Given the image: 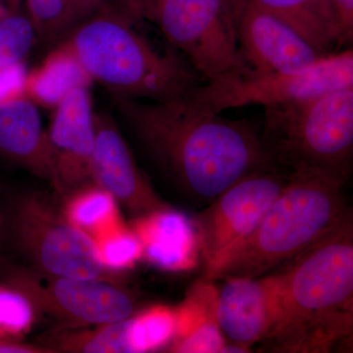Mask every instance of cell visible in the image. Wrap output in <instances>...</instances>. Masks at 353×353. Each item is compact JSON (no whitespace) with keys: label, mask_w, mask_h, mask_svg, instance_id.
<instances>
[{"label":"cell","mask_w":353,"mask_h":353,"mask_svg":"<svg viewBox=\"0 0 353 353\" xmlns=\"http://www.w3.org/2000/svg\"><path fill=\"white\" fill-rule=\"evenodd\" d=\"M114 99L118 112L146 152L197 199L212 201L248 174L277 169L259 136L243 121L192 112L185 101Z\"/></svg>","instance_id":"cell-1"},{"label":"cell","mask_w":353,"mask_h":353,"mask_svg":"<svg viewBox=\"0 0 353 353\" xmlns=\"http://www.w3.org/2000/svg\"><path fill=\"white\" fill-rule=\"evenodd\" d=\"M283 275L282 313L259 352L352 350L353 218L350 209L325 238L292 260Z\"/></svg>","instance_id":"cell-2"},{"label":"cell","mask_w":353,"mask_h":353,"mask_svg":"<svg viewBox=\"0 0 353 353\" xmlns=\"http://www.w3.org/2000/svg\"><path fill=\"white\" fill-rule=\"evenodd\" d=\"M118 8L104 6L79 23L61 48L114 97L157 102L189 99L204 83L199 74L175 51L158 52L132 29L134 16L123 6Z\"/></svg>","instance_id":"cell-3"},{"label":"cell","mask_w":353,"mask_h":353,"mask_svg":"<svg viewBox=\"0 0 353 353\" xmlns=\"http://www.w3.org/2000/svg\"><path fill=\"white\" fill-rule=\"evenodd\" d=\"M350 210L340 183L319 176H290L252 234L202 277L216 282L268 275L321 241Z\"/></svg>","instance_id":"cell-4"},{"label":"cell","mask_w":353,"mask_h":353,"mask_svg":"<svg viewBox=\"0 0 353 353\" xmlns=\"http://www.w3.org/2000/svg\"><path fill=\"white\" fill-rule=\"evenodd\" d=\"M259 136L276 168L345 187L353 155V88L267 106Z\"/></svg>","instance_id":"cell-5"},{"label":"cell","mask_w":353,"mask_h":353,"mask_svg":"<svg viewBox=\"0 0 353 353\" xmlns=\"http://www.w3.org/2000/svg\"><path fill=\"white\" fill-rule=\"evenodd\" d=\"M2 208L6 248L32 268L60 277L111 281V271L102 263L94 239L43 196L23 194Z\"/></svg>","instance_id":"cell-6"},{"label":"cell","mask_w":353,"mask_h":353,"mask_svg":"<svg viewBox=\"0 0 353 353\" xmlns=\"http://www.w3.org/2000/svg\"><path fill=\"white\" fill-rule=\"evenodd\" d=\"M353 88V50L332 52L292 73L236 77L201 83L185 101L192 112L208 115L250 104L267 106L304 101Z\"/></svg>","instance_id":"cell-7"},{"label":"cell","mask_w":353,"mask_h":353,"mask_svg":"<svg viewBox=\"0 0 353 353\" xmlns=\"http://www.w3.org/2000/svg\"><path fill=\"white\" fill-rule=\"evenodd\" d=\"M152 19L205 82L248 77L229 0H160Z\"/></svg>","instance_id":"cell-8"},{"label":"cell","mask_w":353,"mask_h":353,"mask_svg":"<svg viewBox=\"0 0 353 353\" xmlns=\"http://www.w3.org/2000/svg\"><path fill=\"white\" fill-rule=\"evenodd\" d=\"M0 274L62 329L101 326L137 313L134 296L112 281L48 275L6 259L0 264Z\"/></svg>","instance_id":"cell-9"},{"label":"cell","mask_w":353,"mask_h":353,"mask_svg":"<svg viewBox=\"0 0 353 353\" xmlns=\"http://www.w3.org/2000/svg\"><path fill=\"white\" fill-rule=\"evenodd\" d=\"M289 182L278 169L248 174L216 196L194 219L199 248L209 270L259 226Z\"/></svg>","instance_id":"cell-10"},{"label":"cell","mask_w":353,"mask_h":353,"mask_svg":"<svg viewBox=\"0 0 353 353\" xmlns=\"http://www.w3.org/2000/svg\"><path fill=\"white\" fill-rule=\"evenodd\" d=\"M229 1L245 78L301 71L327 55L252 0Z\"/></svg>","instance_id":"cell-11"},{"label":"cell","mask_w":353,"mask_h":353,"mask_svg":"<svg viewBox=\"0 0 353 353\" xmlns=\"http://www.w3.org/2000/svg\"><path fill=\"white\" fill-rule=\"evenodd\" d=\"M218 288L217 320L228 343L252 352L271 333L282 313L283 275L225 279Z\"/></svg>","instance_id":"cell-12"},{"label":"cell","mask_w":353,"mask_h":353,"mask_svg":"<svg viewBox=\"0 0 353 353\" xmlns=\"http://www.w3.org/2000/svg\"><path fill=\"white\" fill-rule=\"evenodd\" d=\"M53 183L60 194L73 192L90 179L94 148V114L88 85L71 88L55 105L48 134Z\"/></svg>","instance_id":"cell-13"},{"label":"cell","mask_w":353,"mask_h":353,"mask_svg":"<svg viewBox=\"0 0 353 353\" xmlns=\"http://www.w3.org/2000/svg\"><path fill=\"white\" fill-rule=\"evenodd\" d=\"M95 139L90 179L134 218L170 209L139 170L126 141L105 114H94Z\"/></svg>","instance_id":"cell-14"},{"label":"cell","mask_w":353,"mask_h":353,"mask_svg":"<svg viewBox=\"0 0 353 353\" xmlns=\"http://www.w3.org/2000/svg\"><path fill=\"white\" fill-rule=\"evenodd\" d=\"M0 152L53 183L48 134L34 102L22 94L0 101Z\"/></svg>","instance_id":"cell-15"},{"label":"cell","mask_w":353,"mask_h":353,"mask_svg":"<svg viewBox=\"0 0 353 353\" xmlns=\"http://www.w3.org/2000/svg\"><path fill=\"white\" fill-rule=\"evenodd\" d=\"M132 230L143 248V257L160 268L182 271L196 264V234L173 208L134 218Z\"/></svg>","instance_id":"cell-16"},{"label":"cell","mask_w":353,"mask_h":353,"mask_svg":"<svg viewBox=\"0 0 353 353\" xmlns=\"http://www.w3.org/2000/svg\"><path fill=\"white\" fill-rule=\"evenodd\" d=\"M218 288L202 277L176 306V328L169 352L218 353L227 343L217 320Z\"/></svg>","instance_id":"cell-17"},{"label":"cell","mask_w":353,"mask_h":353,"mask_svg":"<svg viewBox=\"0 0 353 353\" xmlns=\"http://www.w3.org/2000/svg\"><path fill=\"white\" fill-rule=\"evenodd\" d=\"M273 14L324 54L345 43L331 0H252Z\"/></svg>","instance_id":"cell-18"},{"label":"cell","mask_w":353,"mask_h":353,"mask_svg":"<svg viewBox=\"0 0 353 353\" xmlns=\"http://www.w3.org/2000/svg\"><path fill=\"white\" fill-rule=\"evenodd\" d=\"M132 316L101 326L60 329L46 336L41 345L52 353H138Z\"/></svg>","instance_id":"cell-19"},{"label":"cell","mask_w":353,"mask_h":353,"mask_svg":"<svg viewBox=\"0 0 353 353\" xmlns=\"http://www.w3.org/2000/svg\"><path fill=\"white\" fill-rule=\"evenodd\" d=\"M88 80L75 60L60 48L48 58L43 68L25 79L24 90L37 101L55 106L71 88L88 85Z\"/></svg>","instance_id":"cell-20"},{"label":"cell","mask_w":353,"mask_h":353,"mask_svg":"<svg viewBox=\"0 0 353 353\" xmlns=\"http://www.w3.org/2000/svg\"><path fill=\"white\" fill-rule=\"evenodd\" d=\"M62 213L71 224L92 238L121 221L117 202L97 185L78 189L65 203Z\"/></svg>","instance_id":"cell-21"},{"label":"cell","mask_w":353,"mask_h":353,"mask_svg":"<svg viewBox=\"0 0 353 353\" xmlns=\"http://www.w3.org/2000/svg\"><path fill=\"white\" fill-rule=\"evenodd\" d=\"M102 263L109 271L130 268L143 257L138 236L122 222L106 228L94 236Z\"/></svg>","instance_id":"cell-22"},{"label":"cell","mask_w":353,"mask_h":353,"mask_svg":"<svg viewBox=\"0 0 353 353\" xmlns=\"http://www.w3.org/2000/svg\"><path fill=\"white\" fill-rule=\"evenodd\" d=\"M36 313L30 299L0 274V339L22 340Z\"/></svg>","instance_id":"cell-23"},{"label":"cell","mask_w":353,"mask_h":353,"mask_svg":"<svg viewBox=\"0 0 353 353\" xmlns=\"http://www.w3.org/2000/svg\"><path fill=\"white\" fill-rule=\"evenodd\" d=\"M36 37L27 14L16 11L0 17V72L19 66L31 51Z\"/></svg>","instance_id":"cell-24"},{"label":"cell","mask_w":353,"mask_h":353,"mask_svg":"<svg viewBox=\"0 0 353 353\" xmlns=\"http://www.w3.org/2000/svg\"><path fill=\"white\" fill-rule=\"evenodd\" d=\"M132 318L138 352H155L166 347L175 333V308L153 306L136 313Z\"/></svg>","instance_id":"cell-25"},{"label":"cell","mask_w":353,"mask_h":353,"mask_svg":"<svg viewBox=\"0 0 353 353\" xmlns=\"http://www.w3.org/2000/svg\"><path fill=\"white\" fill-rule=\"evenodd\" d=\"M37 36L50 39L75 25L72 0H26Z\"/></svg>","instance_id":"cell-26"},{"label":"cell","mask_w":353,"mask_h":353,"mask_svg":"<svg viewBox=\"0 0 353 353\" xmlns=\"http://www.w3.org/2000/svg\"><path fill=\"white\" fill-rule=\"evenodd\" d=\"M345 41H350L353 32V0H331Z\"/></svg>","instance_id":"cell-27"},{"label":"cell","mask_w":353,"mask_h":353,"mask_svg":"<svg viewBox=\"0 0 353 353\" xmlns=\"http://www.w3.org/2000/svg\"><path fill=\"white\" fill-rule=\"evenodd\" d=\"M111 0H72L75 25L99 12Z\"/></svg>","instance_id":"cell-28"},{"label":"cell","mask_w":353,"mask_h":353,"mask_svg":"<svg viewBox=\"0 0 353 353\" xmlns=\"http://www.w3.org/2000/svg\"><path fill=\"white\" fill-rule=\"evenodd\" d=\"M0 353H51L43 345H31L22 340L0 339Z\"/></svg>","instance_id":"cell-29"},{"label":"cell","mask_w":353,"mask_h":353,"mask_svg":"<svg viewBox=\"0 0 353 353\" xmlns=\"http://www.w3.org/2000/svg\"><path fill=\"white\" fill-rule=\"evenodd\" d=\"M129 9L130 12L136 16H146L152 18L160 0H121Z\"/></svg>","instance_id":"cell-30"},{"label":"cell","mask_w":353,"mask_h":353,"mask_svg":"<svg viewBox=\"0 0 353 353\" xmlns=\"http://www.w3.org/2000/svg\"><path fill=\"white\" fill-rule=\"evenodd\" d=\"M21 0H0V17L16 12Z\"/></svg>","instance_id":"cell-31"},{"label":"cell","mask_w":353,"mask_h":353,"mask_svg":"<svg viewBox=\"0 0 353 353\" xmlns=\"http://www.w3.org/2000/svg\"><path fill=\"white\" fill-rule=\"evenodd\" d=\"M4 248H6V232H4V215H3V208L0 205V264L3 261L4 257L2 255V252H3Z\"/></svg>","instance_id":"cell-32"}]
</instances>
